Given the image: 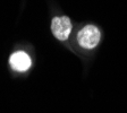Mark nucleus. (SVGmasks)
Wrapping results in <instances>:
<instances>
[{"label":"nucleus","instance_id":"f257e3e1","mask_svg":"<svg viewBox=\"0 0 127 113\" xmlns=\"http://www.w3.org/2000/svg\"><path fill=\"white\" fill-rule=\"evenodd\" d=\"M100 31L94 25H86L77 34V42L84 49H93L100 41Z\"/></svg>","mask_w":127,"mask_h":113},{"label":"nucleus","instance_id":"f03ea898","mask_svg":"<svg viewBox=\"0 0 127 113\" xmlns=\"http://www.w3.org/2000/svg\"><path fill=\"white\" fill-rule=\"evenodd\" d=\"M52 34L60 41H66L71 32V22L67 16L55 17L51 22Z\"/></svg>","mask_w":127,"mask_h":113},{"label":"nucleus","instance_id":"7ed1b4c3","mask_svg":"<svg viewBox=\"0 0 127 113\" xmlns=\"http://www.w3.org/2000/svg\"><path fill=\"white\" fill-rule=\"evenodd\" d=\"M10 67L16 71H25L31 67V58L29 57L26 52L18 51L11 54L9 59Z\"/></svg>","mask_w":127,"mask_h":113}]
</instances>
